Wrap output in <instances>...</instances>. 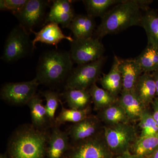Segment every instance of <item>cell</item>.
Returning <instances> with one entry per match:
<instances>
[{
    "label": "cell",
    "instance_id": "cell-1",
    "mask_svg": "<svg viewBox=\"0 0 158 158\" xmlns=\"http://www.w3.org/2000/svg\"><path fill=\"white\" fill-rule=\"evenodd\" d=\"M153 1L123 0L113 6L101 18L93 37L101 39L109 34H116L135 26H140L142 11L150 9Z\"/></svg>",
    "mask_w": 158,
    "mask_h": 158
},
{
    "label": "cell",
    "instance_id": "cell-2",
    "mask_svg": "<svg viewBox=\"0 0 158 158\" xmlns=\"http://www.w3.org/2000/svg\"><path fill=\"white\" fill-rule=\"evenodd\" d=\"M50 134L32 124L20 126L12 133L7 147L9 158H47Z\"/></svg>",
    "mask_w": 158,
    "mask_h": 158
},
{
    "label": "cell",
    "instance_id": "cell-3",
    "mask_svg": "<svg viewBox=\"0 0 158 158\" xmlns=\"http://www.w3.org/2000/svg\"><path fill=\"white\" fill-rule=\"evenodd\" d=\"M73 64L68 51L58 49L45 51L40 56L35 78L40 84L50 87L66 83Z\"/></svg>",
    "mask_w": 158,
    "mask_h": 158
},
{
    "label": "cell",
    "instance_id": "cell-4",
    "mask_svg": "<svg viewBox=\"0 0 158 158\" xmlns=\"http://www.w3.org/2000/svg\"><path fill=\"white\" fill-rule=\"evenodd\" d=\"M30 35L19 24L13 27L6 38L1 59L11 63L32 55L35 48Z\"/></svg>",
    "mask_w": 158,
    "mask_h": 158
},
{
    "label": "cell",
    "instance_id": "cell-5",
    "mask_svg": "<svg viewBox=\"0 0 158 158\" xmlns=\"http://www.w3.org/2000/svg\"><path fill=\"white\" fill-rule=\"evenodd\" d=\"M103 134L110 149L117 156L130 151L139 137L137 128L130 122L104 126Z\"/></svg>",
    "mask_w": 158,
    "mask_h": 158
},
{
    "label": "cell",
    "instance_id": "cell-6",
    "mask_svg": "<svg viewBox=\"0 0 158 158\" xmlns=\"http://www.w3.org/2000/svg\"><path fill=\"white\" fill-rule=\"evenodd\" d=\"M105 140L103 131L88 139L71 144L65 158H113Z\"/></svg>",
    "mask_w": 158,
    "mask_h": 158
},
{
    "label": "cell",
    "instance_id": "cell-7",
    "mask_svg": "<svg viewBox=\"0 0 158 158\" xmlns=\"http://www.w3.org/2000/svg\"><path fill=\"white\" fill-rule=\"evenodd\" d=\"M106 59L104 56L94 62L77 65L67 79L65 88L88 90L99 79Z\"/></svg>",
    "mask_w": 158,
    "mask_h": 158
},
{
    "label": "cell",
    "instance_id": "cell-8",
    "mask_svg": "<svg viewBox=\"0 0 158 158\" xmlns=\"http://www.w3.org/2000/svg\"><path fill=\"white\" fill-rule=\"evenodd\" d=\"M52 1L28 0L20 11L13 15L19 25L29 33L34 29L45 25L48 9L50 8Z\"/></svg>",
    "mask_w": 158,
    "mask_h": 158
},
{
    "label": "cell",
    "instance_id": "cell-9",
    "mask_svg": "<svg viewBox=\"0 0 158 158\" xmlns=\"http://www.w3.org/2000/svg\"><path fill=\"white\" fill-rule=\"evenodd\" d=\"M70 43L71 57L73 63L77 65L94 62L104 56V46L98 38L74 39Z\"/></svg>",
    "mask_w": 158,
    "mask_h": 158
},
{
    "label": "cell",
    "instance_id": "cell-10",
    "mask_svg": "<svg viewBox=\"0 0 158 158\" xmlns=\"http://www.w3.org/2000/svg\"><path fill=\"white\" fill-rule=\"evenodd\" d=\"M40 84L36 78L28 81L6 83L1 89V98L14 106L27 105L36 95Z\"/></svg>",
    "mask_w": 158,
    "mask_h": 158
},
{
    "label": "cell",
    "instance_id": "cell-11",
    "mask_svg": "<svg viewBox=\"0 0 158 158\" xmlns=\"http://www.w3.org/2000/svg\"><path fill=\"white\" fill-rule=\"evenodd\" d=\"M103 127L98 116L90 115L81 121L73 123L71 126L68 132L71 144L101 133L103 131Z\"/></svg>",
    "mask_w": 158,
    "mask_h": 158
},
{
    "label": "cell",
    "instance_id": "cell-12",
    "mask_svg": "<svg viewBox=\"0 0 158 158\" xmlns=\"http://www.w3.org/2000/svg\"><path fill=\"white\" fill-rule=\"evenodd\" d=\"M73 2L70 0L52 1L45 25L48 23H54L61 25L63 28H68L76 16L73 5Z\"/></svg>",
    "mask_w": 158,
    "mask_h": 158
},
{
    "label": "cell",
    "instance_id": "cell-13",
    "mask_svg": "<svg viewBox=\"0 0 158 158\" xmlns=\"http://www.w3.org/2000/svg\"><path fill=\"white\" fill-rule=\"evenodd\" d=\"M50 134L47 148V158H65L71 144L68 132L55 125Z\"/></svg>",
    "mask_w": 158,
    "mask_h": 158
},
{
    "label": "cell",
    "instance_id": "cell-14",
    "mask_svg": "<svg viewBox=\"0 0 158 158\" xmlns=\"http://www.w3.org/2000/svg\"><path fill=\"white\" fill-rule=\"evenodd\" d=\"M32 33L35 35V38L32 40L34 47L36 43L41 42L49 45H57L63 39H66L70 43L73 42V38L70 36H66L63 34L59 27V24L54 23L46 24L38 32L32 31Z\"/></svg>",
    "mask_w": 158,
    "mask_h": 158
},
{
    "label": "cell",
    "instance_id": "cell-15",
    "mask_svg": "<svg viewBox=\"0 0 158 158\" xmlns=\"http://www.w3.org/2000/svg\"><path fill=\"white\" fill-rule=\"evenodd\" d=\"M120 59L114 56L113 64L109 73L99 79L102 88L118 98L123 89V81L120 69Z\"/></svg>",
    "mask_w": 158,
    "mask_h": 158
},
{
    "label": "cell",
    "instance_id": "cell-16",
    "mask_svg": "<svg viewBox=\"0 0 158 158\" xmlns=\"http://www.w3.org/2000/svg\"><path fill=\"white\" fill-rule=\"evenodd\" d=\"M119 69L123 81V90H134L138 80L144 73L139 63L135 59L120 60Z\"/></svg>",
    "mask_w": 158,
    "mask_h": 158
},
{
    "label": "cell",
    "instance_id": "cell-17",
    "mask_svg": "<svg viewBox=\"0 0 158 158\" xmlns=\"http://www.w3.org/2000/svg\"><path fill=\"white\" fill-rule=\"evenodd\" d=\"M117 102L124 109L130 122L139 120L141 114L147 108L138 98L134 90H122Z\"/></svg>",
    "mask_w": 158,
    "mask_h": 158
},
{
    "label": "cell",
    "instance_id": "cell-18",
    "mask_svg": "<svg viewBox=\"0 0 158 158\" xmlns=\"http://www.w3.org/2000/svg\"><path fill=\"white\" fill-rule=\"evenodd\" d=\"M94 18L87 15H77L68 28L73 34L74 39H87L93 37L97 28Z\"/></svg>",
    "mask_w": 158,
    "mask_h": 158
},
{
    "label": "cell",
    "instance_id": "cell-19",
    "mask_svg": "<svg viewBox=\"0 0 158 158\" xmlns=\"http://www.w3.org/2000/svg\"><path fill=\"white\" fill-rule=\"evenodd\" d=\"M134 91L146 107L151 105L156 97V85L152 74L148 73L142 74Z\"/></svg>",
    "mask_w": 158,
    "mask_h": 158
},
{
    "label": "cell",
    "instance_id": "cell-20",
    "mask_svg": "<svg viewBox=\"0 0 158 158\" xmlns=\"http://www.w3.org/2000/svg\"><path fill=\"white\" fill-rule=\"evenodd\" d=\"M27 105L30 108L32 124L34 127L40 130H47L48 127H51L45 105L38 95L36 94Z\"/></svg>",
    "mask_w": 158,
    "mask_h": 158
},
{
    "label": "cell",
    "instance_id": "cell-21",
    "mask_svg": "<svg viewBox=\"0 0 158 158\" xmlns=\"http://www.w3.org/2000/svg\"><path fill=\"white\" fill-rule=\"evenodd\" d=\"M63 96L70 109L83 110L90 107L92 101L88 90L65 88Z\"/></svg>",
    "mask_w": 158,
    "mask_h": 158
},
{
    "label": "cell",
    "instance_id": "cell-22",
    "mask_svg": "<svg viewBox=\"0 0 158 158\" xmlns=\"http://www.w3.org/2000/svg\"><path fill=\"white\" fill-rule=\"evenodd\" d=\"M140 27L146 32L148 44L158 48V14L154 9H150L144 11Z\"/></svg>",
    "mask_w": 158,
    "mask_h": 158
},
{
    "label": "cell",
    "instance_id": "cell-23",
    "mask_svg": "<svg viewBox=\"0 0 158 158\" xmlns=\"http://www.w3.org/2000/svg\"><path fill=\"white\" fill-rule=\"evenodd\" d=\"M98 117L107 126L130 122L124 109L117 102L100 111Z\"/></svg>",
    "mask_w": 158,
    "mask_h": 158
},
{
    "label": "cell",
    "instance_id": "cell-24",
    "mask_svg": "<svg viewBox=\"0 0 158 158\" xmlns=\"http://www.w3.org/2000/svg\"><path fill=\"white\" fill-rule=\"evenodd\" d=\"M158 148V133L147 137H138L131 148L130 152L136 155L148 158Z\"/></svg>",
    "mask_w": 158,
    "mask_h": 158
},
{
    "label": "cell",
    "instance_id": "cell-25",
    "mask_svg": "<svg viewBox=\"0 0 158 158\" xmlns=\"http://www.w3.org/2000/svg\"><path fill=\"white\" fill-rule=\"evenodd\" d=\"M135 59L141 66L144 73H152L158 71V48L148 44Z\"/></svg>",
    "mask_w": 158,
    "mask_h": 158
},
{
    "label": "cell",
    "instance_id": "cell-26",
    "mask_svg": "<svg viewBox=\"0 0 158 158\" xmlns=\"http://www.w3.org/2000/svg\"><path fill=\"white\" fill-rule=\"evenodd\" d=\"M88 90L94 105V110L97 111L110 106L118 100V98L103 88H99L96 84H94Z\"/></svg>",
    "mask_w": 158,
    "mask_h": 158
},
{
    "label": "cell",
    "instance_id": "cell-27",
    "mask_svg": "<svg viewBox=\"0 0 158 158\" xmlns=\"http://www.w3.org/2000/svg\"><path fill=\"white\" fill-rule=\"evenodd\" d=\"M123 0H84L87 14L91 17L102 18L111 7L123 2Z\"/></svg>",
    "mask_w": 158,
    "mask_h": 158
},
{
    "label": "cell",
    "instance_id": "cell-28",
    "mask_svg": "<svg viewBox=\"0 0 158 158\" xmlns=\"http://www.w3.org/2000/svg\"><path fill=\"white\" fill-rule=\"evenodd\" d=\"M60 103L62 106V109L55 121V124L57 126L59 127L60 125L67 122L77 123L89 116L90 107L83 110H75L70 108L66 109L63 106L62 102H61Z\"/></svg>",
    "mask_w": 158,
    "mask_h": 158
},
{
    "label": "cell",
    "instance_id": "cell-29",
    "mask_svg": "<svg viewBox=\"0 0 158 158\" xmlns=\"http://www.w3.org/2000/svg\"><path fill=\"white\" fill-rule=\"evenodd\" d=\"M43 96L45 98V107L51 127L55 126V114L57 108L61 101L59 92L52 90H47L42 92Z\"/></svg>",
    "mask_w": 158,
    "mask_h": 158
},
{
    "label": "cell",
    "instance_id": "cell-30",
    "mask_svg": "<svg viewBox=\"0 0 158 158\" xmlns=\"http://www.w3.org/2000/svg\"><path fill=\"white\" fill-rule=\"evenodd\" d=\"M141 133L139 137L153 135L158 133V125L152 116V113L147 108L141 114L139 120Z\"/></svg>",
    "mask_w": 158,
    "mask_h": 158
},
{
    "label": "cell",
    "instance_id": "cell-31",
    "mask_svg": "<svg viewBox=\"0 0 158 158\" xmlns=\"http://www.w3.org/2000/svg\"><path fill=\"white\" fill-rule=\"evenodd\" d=\"M28 0H1L0 10L9 11L14 15L23 8Z\"/></svg>",
    "mask_w": 158,
    "mask_h": 158
},
{
    "label": "cell",
    "instance_id": "cell-32",
    "mask_svg": "<svg viewBox=\"0 0 158 158\" xmlns=\"http://www.w3.org/2000/svg\"><path fill=\"white\" fill-rule=\"evenodd\" d=\"M152 108V116L158 125V97H156L151 104Z\"/></svg>",
    "mask_w": 158,
    "mask_h": 158
},
{
    "label": "cell",
    "instance_id": "cell-33",
    "mask_svg": "<svg viewBox=\"0 0 158 158\" xmlns=\"http://www.w3.org/2000/svg\"><path fill=\"white\" fill-rule=\"evenodd\" d=\"M116 158H145L140 156L136 155L130 152V151L126 152L120 155L117 156Z\"/></svg>",
    "mask_w": 158,
    "mask_h": 158
},
{
    "label": "cell",
    "instance_id": "cell-34",
    "mask_svg": "<svg viewBox=\"0 0 158 158\" xmlns=\"http://www.w3.org/2000/svg\"><path fill=\"white\" fill-rule=\"evenodd\" d=\"M152 76L153 77L155 83L156 87V97H158V71L153 72L152 73Z\"/></svg>",
    "mask_w": 158,
    "mask_h": 158
},
{
    "label": "cell",
    "instance_id": "cell-35",
    "mask_svg": "<svg viewBox=\"0 0 158 158\" xmlns=\"http://www.w3.org/2000/svg\"><path fill=\"white\" fill-rule=\"evenodd\" d=\"M148 158H158V148Z\"/></svg>",
    "mask_w": 158,
    "mask_h": 158
},
{
    "label": "cell",
    "instance_id": "cell-36",
    "mask_svg": "<svg viewBox=\"0 0 158 158\" xmlns=\"http://www.w3.org/2000/svg\"><path fill=\"white\" fill-rule=\"evenodd\" d=\"M0 158H9L7 153L1 154L0 155Z\"/></svg>",
    "mask_w": 158,
    "mask_h": 158
}]
</instances>
